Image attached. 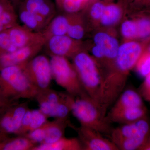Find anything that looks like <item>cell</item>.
Listing matches in <instances>:
<instances>
[{
  "label": "cell",
  "mask_w": 150,
  "mask_h": 150,
  "mask_svg": "<svg viewBox=\"0 0 150 150\" xmlns=\"http://www.w3.org/2000/svg\"><path fill=\"white\" fill-rule=\"evenodd\" d=\"M137 38L147 39L150 37V18H141L136 21Z\"/></svg>",
  "instance_id": "484cf974"
},
{
  "label": "cell",
  "mask_w": 150,
  "mask_h": 150,
  "mask_svg": "<svg viewBox=\"0 0 150 150\" xmlns=\"http://www.w3.org/2000/svg\"><path fill=\"white\" fill-rule=\"evenodd\" d=\"M74 14L73 15L67 35L74 40L80 41L84 36L85 30L79 17Z\"/></svg>",
  "instance_id": "603a6c76"
},
{
  "label": "cell",
  "mask_w": 150,
  "mask_h": 150,
  "mask_svg": "<svg viewBox=\"0 0 150 150\" xmlns=\"http://www.w3.org/2000/svg\"><path fill=\"white\" fill-rule=\"evenodd\" d=\"M16 103H13L11 102L8 100L4 97V96L0 93V110H3L6 107H8L9 105Z\"/></svg>",
  "instance_id": "836d02e7"
},
{
  "label": "cell",
  "mask_w": 150,
  "mask_h": 150,
  "mask_svg": "<svg viewBox=\"0 0 150 150\" xmlns=\"http://www.w3.org/2000/svg\"><path fill=\"white\" fill-rule=\"evenodd\" d=\"M18 8V18L24 27L35 32H42L49 21L43 16L26 10L21 6Z\"/></svg>",
  "instance_id": "e0dca14e"
},
{
  "label": "cell",
  "mask_w": 150,
  "mask_h": 150,
  "mask_svg": "<svg viewBox=\"0 0 150 150\" xmlns=\"http://www.w3.org/2000/svg\"><path fill=\"white\" fill-rule=\"evenodd\" d=\"M91 52L94 58L97 60L101 61L103 64H104L105 55L102 48L99 46L95 45L92 48Z\"/></svg>",
  "instance_id": "d6a6232c"
},
{
  "label": "cell",
  "mask_w": 150,
  "mask_h": 150,
  "mask_svg": "<svg viewBox=\"0 0 150 150\" xmlns=\"http://www.w3.org/2000/svg\"><path fill=\"white\" fill-rule=\"evenodd\" d=\"M37 145L26 136H16L0 142V150H32Z\"/></svg>",
  "instance_id": "44dd1931"
},
{
  "label": "cell",
  "mask_w": 150,
  "mask_h": 150,
  "mask_svg": "<svg viewBox=\"0 0 150 150\" xmlns=\"http://www.w3.org/2000/svg\"><path fill=\"white\" fill-rule=\"evenodd\" d=\"M136 71L138 74L143 78L146 77L150 74V52L143 53L137 62Z\"/></svg>",
  "instance_id": "cb8c5ba5"
},
{
  "label": "cell",
  "mask_w": 150,
  "mask_h": 150,
  "mask_svg": "<svg viewBox=\"0 0 150 150\" xmlns=\"http://www.w3.org/2000/svg\"><path fill=\"white\" fill-rule=\"evenodd\" d=\"M78 1H81L83 2L84 3L86 4L88 2L90 1V0H78Z\"/></svg>",
  "instance_id": "f35d334b"
},
{
  "label": "cell",
  "mask_w": 150,
  "mask_h": 150,
  "mask_svg": "<svg viewBox=\"0 0 150 150\" xmlns=\"http://www.w3.org/2000/svg\"><path fill=\"white\" fill-rule=\"evenodd\" d=\"M71 124L69 119L56 118L48 121L46 138L42 144L54 143L64 137L66 128Z\"/></svg>",
  "instance_id": "d6986e66"
},
{
  "label": "cell",
  "mask_w": 150,
  "mask_h": 150,
  "mask_svg": "<svg viewBox=\"0 0 150 150\" xmlns=\"http://www.w3.org/2000/svg\"><path fill=\"white\" fill-rule=\"evenodd\" d=\"M143 99L139 92L131 88L125 90L112 104L108 112H117L129 108L144 106Z\"/></svg>",
  "instance_id": "2e32d148"
},
{
  "label": "cell",
  "mask_w": 150,
  "mask_h": 150,
  "mask_svg": "<svg viewBox=\"0 0 150 150\" xmlns=\"http://www.w3.org/2000/svg\"><path fill=\"white\" fill-rule=\"evenodd\" d=\"M29 109L26 103H16L0 112V131L6 135L17 136L25 114Z\"/></svg>",
  "instance_id": "8992f818"
},
{
  "label": "cell",
  "mask_w": 150,
  "mask_h": 150,
  "mask_svg": "<svg viewBox=\"0 0 150 150\" xmlns=\"http://www.w3.org/2000/svg\"><path fill=\"white\" fill-rule=\"evenodd\" d=\"M80 41L75 40L67 35H55L46 38L43 46L49 56L71 57L81 51Z\"/></svg>",
  "instance_id": "ba28073f"
},
{
  "label": "cell",
  "mask_w": 150,
  "mask_h": 150,
  "mask_svg": "<svg viewBox=\"0 0 150 150\" xmlns=\"http://www.w3.org/2000/svg\"><path fill=\"white\" fill-rule=\"evenodd\" d=\"M10 137L9 136L6 135V134H4L2 132L0 131V142L3 141V140L6 139L7 138Z\"/></svg>",
  "instance_id": "74e56055"
},
{
  "label": "cell",
  "mask_w": 150,
  "mask_h": 150,
  "mask_svg": "<svg viewBox=\"0 0 150 150\" xmlns=\"http://www.w3.org/2000/svg\"><path fill=\"white\" fill-rule=\"evenodd\" d=\"M7 30L12 42L18 49L46 42V37L43 32L32 31L18 24Z\"/></svg>",
  "instance_id": "8fae6325"
},
{
  "label": "cell",
  "mask_w": 150,
  "mask_h": 150,
  "mask_svg": "<svg viewBox=\"0 0 150 150\" xmlns=\"http://www.w3.org/2000/svg\"><path fill=\"white\" fill-rule=\"evenodd\" d=\"M72 58L73 66L83 88L92 100L97 104L102 76L95 60L81 50Z\"/></svg>",
  "instance_id": "3957f363"
},
{
  "label": "cell",
  "mask_w": 150,
  "mask_h": 150,
  "mask_svg": "<svg viewBox=\"0 0 150 150\" xmlns=\"http://www.w3.org/2000/svg\"><path fill=\"white\" fill-rule=\"evenodd\" d=\"M147 115V109L145 105L129 108L117 112H108L106 115L110 123L125 124L135 122Z\"/></svg>",
  "instance_id": "5bb4252c"
},
{
  "label": "cell",
  "mask_w": 150,
  "mask_h": 150,
  "mask_svg": "<svg viewBox=\"0 0 150 150\" xmlns=\"http://www.w3.org/2000/svg\"><path fill=\"white\" fill-rule=\"evenodd\" d=\"M50 57L52 77L56 83L75 97L88 96L81 85L73 64L67 58L58 56Z\"/></svg>",
  "instance_id": "277c9868"
},
{
  "label": "cell",
  "mask_w": 150,
  "mask_h": 150,
  "mask_svg": "<svg viewBox=\"0 0 150 150\" xmlns=\"http://www.w3.org/2000/svg\"><path fill=\"white\" fill-rule=\"evenodd\" d=\"M70 126L76 131L83 150H119L111 140L93 129L81 126L76 127L72 124Z\"/></svg>",
  "instance_id": "52a82bcc"
},
{
  "label": "cell",
  "mask_w": 150,
  "mask_h": 150,
  "mask_svg": "<svg viewBox=\"0 0 150 150\" xmlns=\"http://www.w3.org/2000/svg\"><path fill=\"white\" fill-rule=\"evenodd\" d=\"M25 75L38 91L50 88L53 79L50 59L38 54L23 65Z\"/></svg>",
  "instance_id": "5b68a950"
},
{
  "label": "cell",
  "mask_w": 150,
  "mask_h": 150,
  "mask_svg": "<svg viewBox=\"0 0 150 150\" xmlns=\"http://www.w3.org/2000/svg\"><path fill=\"white\" fill-rule=\"evenodd\" d=\"M32 150H83L78 138H67L63 137L51 144H39Z\"/></svg>",
  "instance_id": "ffe728a7"
},
{
  "label": "cell",
  "mask_w": 150,
  "mask_h": 150,
  "mask_svg": "<svg viewBox=\"0 0 150 150\" xmlns=\"http://www.w3.org/2000/svg\"><path fill=\"white\" fill-rule=\"evenodd\" d=\"M139 150H150V134Z\"/></svg>",
  "instance_id": "e575fe53"
},
{
  "label": "cell",
  "mask_w": 150,
  "mask_h": 150,
  "mask_svg": "<svg viewBox=\"0 0 150 150\" xmlns=\"http://www.w3.org/2000/svg\"><path fill=\"white\" fill-rule=\"evenodd\" d=\"M71 112L81 126L88 127L109 137L113 128L98 105L88 96L73 97Z\"/></svg>",
  "instance_id": "7a4b0ae2"
},
{
  "label": "cell",
  "mask_w": 150,
  "mask_h": 150,
  "mask_svg": "<svg viewBox=\"0 0 150 150\" xmlns=\"http://www.w3.org/2000/svg\"><path fill=\"white\" fill-rule=\"evenodd\" d=\"M32 110L29 109L25 114L22 121L20 128L17 136H25L29 132Z\"/></svg>",
  "instance_id": "4dcf8cb0"
},
{
  "label": "cell",
  "mask_w": 150,
  "mask_h": 150,
  "mask_svg": "<svg viewBox=\"0 0 150 150\" xmlns=\"http://www.w3.org/2000/svg\"><path fill=\"white\" fill-rule=\"evenodd\" d=\"M23 65L0 67V93L12 102L34 99L39 91L25 75Z\"/></svg>",
  "instance_id": "6da1fadb"
},
{
  "label": "cell",
  "mask_w": 150,
  "mask_h": 150,
  "mask_svg": "<svg viewBox=\"0 0 150 150\" xmlns=\"http://www.w3.org/2000/svg\"><path fill=\"white\" fill-rule=\"evenodd\" d=\"M149 52H150V43L149 45Z\"/></svg>",
  "instance_id": "ab89813d"
},
{
  "label": "cell",
  "mask_w": 150,
  "mask_h": 150,
  "mask_svg": "<svg viewBox=\"0 0 150 150\" xmlns=\"http://www.w3.org/2000/svg\"><path fill=\"white\" fill-rule=\"evenodd\" d=\"M105 5L101 2H97L91 6L90 8L91 16L96 20H100L104 13Z\"/></svg>",
  "instance_id": "1f68e13d"
},
{
  "label": "cell",
  "mask_w": 150,
  "mask_h": 150,
  "mask_svg": "<svg viewBox=\"0 0 150 150\" xmlns=\"http://www.w3.org/2000/svg\"><path fill=\"white\" fill-rule=\"evenodd\" d=\"M0 110V112H1V110Z\"/></svg>",
  "instance_id": "60d3db41"
},
{
  "label": "cell",
  "mask_w": 150,
  "mask_h": 150,
  "mask_svg": "<svg viewBox=\"0 0 150 150\" xmlns=\"http://www.w3.org/2000/svg\"><path fill=\"white\" fill-rule=\"evenodd\" d=\"M142 45L136 41H130L119 46L114 65L123 71L129 72L136 66L143 54Z\"/></svg>",
  "instance_id": "9c48e42d"
},
{
  "label": "cell",
  "mask_w": 150,
  "mask_h": 150,
  "mask_svg": "<svg viewBox=\"0 0 150 150\" xmlns=\"http://www.w3.org/2000/svg\"><path fill=\"white\" fill-rule=\"evenodd\" d=\"M45 43L33 44L0 56V67L25 64L39 54Z\"/></svg>",
  "instance_id": "7c38bea8"
},
{
  "label": "cell",
  "mask_w": 150,
  "mask_h": 150,
  "mask_svg": "<svg viewBox=\"0 0 150 150\" xmlns=\"http://www.w3.org/2000/svg\"><path fill=\"white\" fill-rule=\"evenodd\" d=\"M121 33L123 37L128 39L137 38V30L136 21H126L122 23Z\"/></svg>",
  "instance_id": "f1b7e54d"
},
{
  "label": "cell",
  "mask_w": 150,
  "mask_h": 150,
  "mask_svg": "<svg viewBox=\"0 0 150 150\" xmlns=\"http://www.w3.org/2000/svg\"><path fill=\"white\" fill-rule=\"evenodd\" d=\"M48 121L39 128L28 132L25 136L37 144H42L46 138Z\"/></svg>",
  "instance_id": "83f0119b"
},
{
  "label": "cell",
  "mask_w": 150,
  "mask_h": 150,
  "mask_svg": "<svg viewBox=\"0 0 150 150\" xmlns=\"http://www.w3.org/2000/svg\"><path fill=\"white\" fill-rule=\"evenodd\" d=\"M48 118L47 116L41 112L40 109L32 110L30 126L28 132L42 126L48 121Z\"/></svg>",
  "instance_id": "4316f807"
},
{
  "label": "cell",
  "mask_w": 150,
  "mask_h": 150,
  "mask_svg": "<svg viewBox=\"0 0 150 150\" xmlns=\"http://www.w3.org/2000/svg\"><path fill=\"white\" fill-rule=\"evenodd\" d=\"M73 14L64 13L56 14L42 31L46 39L52 36L67 35Z\"/></svg>",
  "instance_id": "ac0fdd59"
},
{
  "label": "cell",
  "mask_w": 150,
  "mask_h": 150,
  "mask_svg": "<svg viewBox=\"0 0 150 150\" xmlns=\"http://www.w3.org/2000/svg\"><path fill=\"white\" fill-rule=\"evenodd\" d=\"M17 49L12 42L7 30L0 33V56L11 53Z\"/></svg>",
  "instance_id": "d4e9b609"
},
{
  "label": "cell",
  "mask_w": 150,
  "mask_h": 150,
  "mask_svg": "<svg viewBox=\"0 0 150 150\" xmlns=\"http://www.w3.org/2000/svg\"><path fill=\"white\" fill-rule=\"evenodd\" d=\"M18 6L40 15L49 22L56 14V4L52 0H23Z\"/></svg>",
  "instance_id": "9a60e30c"
},
{
  "label": "cell",
  "mask_w": 150,
  "mask_h": 150,
  "mask_svg": "<svg viewBox=\"0 0 150 150\" xmlns=\"http://www.w3.org/2000/svg\"><path fill=\"white\" fill-rule=\"evenodd\" d=\"M94 41L95 45L99 46L104 52V64L107 67L108 71L112 67L117 56L119 46L118 40L107 33L100 32L95 35Z\"/></svg>",
  "instance_id": "4fadbf2b"
},
{
  "label": "cell",
  "mask_w": 150,
  "mask_h": 150,
  "mask_svg": "<svg viewBox=\"0 0 150 150\" xmlns=\"http://www.w3.org/2000/svg\"><path fill=\"white\" fill-rule=\"evenodd\" d=\"M138 92L143 99L150 103V74L145 78Z\"/></svg>",
  "instance_id": "f546056e"
},
{
  "label": "cell",
  "mask_w": 150,
  "mask_h": 150,
  "mask_svg": "<svg viewBox=\"0 0 150 150\" xmlns=\"http://www.w3.org/2000/svg\"><path fill=\"white\" fill-rule=\"evenodd\" d=\"M135 1L142 6H150V0H135Z\"/></svg>",
  "instance_id": "d590c367"
},
{
  "label": "cell",
  "mask_w": 150,
  "mask_h": 150,
  "mask_svg": "<svg viewBox=\"0 0 150 150\" xmlns=\"http://www.w3.org/2000/svg\"><path fill=\"white\" fill-rule=\"evenodd\" d=\"M150 134V123L147 116L134 122L113 128L109 137L115 145L126 139L142 134Z\"/></svg>",
  "instance_id": "30bf717a"
},
{
  "label": "cell",
  "mask_w": 150,
  "mask_h": 150,
  "mask_svg": "<svg viewBox=\"0 0 150 150\" xmlns=\"http://www.w3.org/2000/svg\"><path fill=\"white\" fill-rule=\"evenodd\" d=\"M15 8L17 7L23 0H10Z\"/></svg>",
  "instance_id": "8d00e7d4"
},
{
  "label": "cell",
  "mask_w": 150,
  "mask_h": 150,
  "mask_svg": "<svg viewBox=\"0 0 150 150\" xmlns=\"http://www.w3.org/2000/svg\"><path fill=\"white\" fill-rule=\"evenodd\" d=\"M121 13V9L118 6L108 5L105 6L104 13L100 19V22L104 26L113 25L120 19Z\"/></svg>",
  "instance_id": "7402d4cb"
}]
</instances>
